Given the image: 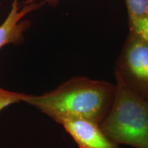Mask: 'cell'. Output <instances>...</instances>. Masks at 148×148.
I'll return each instance as SVG.
<instances>
[{"mask_svg": "<svg viewBox=\"0 0 148 148\" xmlns=\"http://www.w3.org/2000/svg\"><path fill=\"white\" fill-rule=\"evenodd\" d=\"M58 123L63 126L79 148H121L106 136L100 124L96 122L70 118L60 120Z\"/></svg>", "mask_w": 148, "mask_h": 148, "instance_id": "277c9868", "label": "cell"}, {"mask_svg": "<svg viewBox=\"0 0 148 148\" xmlns=\"http://www.w3.org/2000/svg\"><path fill=\"white\" fill-rule=\"evenodd\" d=\"M38 1H42V2L47 3L51 6H56L58 4L60 0H25L23 1V4H29L34 2H38Z\"/></svg>", "mask_w": 148, "mask_h": 148, "instance_id": "ba28073f", "label": "cell"}, {"mask_svg": "<svg viewBox=\"0 0 148 148\" xmlns=\"http://www.w3.org/2000/svg\"><path fill=\"white\" fill-rule=\"evenodd\" d=\"M100 126L118 145L148 148V99L116 81L113 103Z\"/></svg>", "mask_w": 148, "mask_h": 148, "instance_id": "7a4b0ae2", "label": "cell"}, {"mask_svg": "<svg viewBox=\"0 0 148 148\" xmlns=\"http://www.w3.org/2000/svg\"><path fill=\"white\" fill-rule=\"evenodd\" d=\"M30 95L3 89L0 87V111L15 103L25 101Z\"/></svg>", "mask_w": 148, "mask_h": 148, "instance_id": "52a82bcc", "label": "cell"}, {"mask_svg": "<svg viewBox=\"0 0 148 148\" xmlns=\"http://www.w3.org/2000/svg\"><path fill=\"white\" fill-rule=\"evenodd\" d=\"M116 84L75 77L41 95H29L25 102L58 123L78 118L100 124L113 103Z\"/></svg>", "mask_w": 148, "mask_h": 148, "instance_id": "6da1fadb", "label": "cell"}, {"mask_svg": "<svg viewBox=\"0 0 148 148\" xmlns=\"http://www.w3.org/2000/svg\"><path fill=\"white\" fill-rule=\"evenodd\" d=\"M44 4L38 1L29 4L18 5V0H13L9 13L0 25V49L9 44L17 45L23 40V34L30 26L29 20L23 19L25 16L36 10Z\"/></svg>", "mask_w": 148, "mask_h": 148, "instance_id": "5b68a950", "label": "cell"}, {"mask_svg": "<svg viewBox=\"0 0 148 148\" xmlns=\"http://www.w3.org/2000/svg\"><path fill=\"white\" fill-rule=\"evenodd\" d=\"M116 81L148 99V42L130 32L114 69Z\"/></svg>", "mask_w": 148, "mask_h": 148, "instance_id": "3957f363", "label": "cell"}, {"mask_svg": "<svg viewBox=\"0 0 148 148\" xmlns=\"http://www.w3.org/2000/svg\"><path fill=\"white\" fill-rule=\"evenodd\" d=\"M130 32L148 42V0H124Z\"/></svg>", "mask_w": 148, "mask_h": 148, "instance_id": "8992f818", "label": "cell"}]
</instances>
